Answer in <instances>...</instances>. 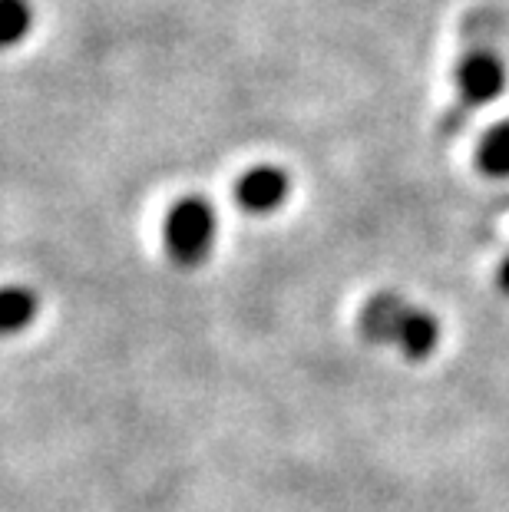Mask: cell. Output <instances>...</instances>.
I'll return each mask as SVG.
<instances>
[{"label":"cell","instance_id":"2","mask_svg":"<svg viewBox=\"0 0 509 512\" xmlns=\"http://www.w3.org/2000/svg\"><path fill=\"white\" fill-rule=\"evenodd\" d=\"M166 252L179 268H199L209 261L215 238H219V215L199 195L179 199L166 215Z\"/></svg>","mask_w":509,"mask_h":512},{"label":"cell","instance_id":"8","mask_svg":"<svg viewBox=\"0 0 509 512\" xmlns=\"http://www.w3.org/2000/svg\"><path fill=\"white\" fill-rule=\"evenodd\" d=\"M496 288H500L509 298V255L500 261V268H496Z\"/></svg>","mask_w":509,"mask_h":512},{"label":"cell","instance_id":"6","mask_svg":"<svg viewBox=\"0 0 509 512\" xmlns=\"http://www.w3.org/2000/svg\"><path fill=\"white\" fill-rule=\"evenodd\" d=\"M476 166L490 179H509V119L496 123L490 133L480 139Z\"/></svg>","mask_w":509,"mask_h":512},{"label":"cell","instance_id":"7","mask_svg":"<svg viewBox=\"0 0 509 512\" xmlns=\"http://www.w3.org/2000/svg\"><path fill=\"white\" fill-rule=\"evenodd\" d=\"M34 30V7L27 0H0V50H10Z\"/></svg>","mask_w":509,"mask_h":512},{"label":"cell","instance_id":"3","mask_svg":"<svg viewBox=\"0 0 509 512\" xmlns=\"http://www.w3.org/2000/svg\"><path fill=\"white\" fill-rule=\"evenodd\" d=\"M509 86V67L496 50H470L457 63V93L460 100L480 110L496 103Z\"/></svg>","mask_w":509,"mask_h":512},{"label":"cell","instance_id":"1","mask_svg":"<svg viewBox=\"0 0 509 512\" xmlns=\"http://www.w3.org/2000/svg\"><path fill=\"white\" fill-rule=\"evenodd\" d=\"M357 328H361L364 341L371 344H384L394 347L407 357V361H427V357L440 347V321L433 318L427 308H417V304L404 301L400 294H374L371 301L361 308V318H357Z\"/></svg>","mask_w":509,"mask_h":512},{"label":"cell","instance_id":"4","mask_svg":"<svg viewBox=\"0 0 509 512\" xmlns=\"http://www.w3.org/2000/svg\"><path fill=\"white\" fill-rule=\"evenodd\" d=\"M291 195V179L278 166H255L235 182V205L248 215H272Z\"/></svg>","mask_w":509,"mask_h":512},{"label":"cell","instance_id":"5","mask_svg":"<svg viewBox=\"0 0 509 512\" xmlns=\"http://www.w3.org/2000/svg\"><path fill=\"white\" fill-rule=\"evenodd\" d=\"M40 301L30 288L7 285L0 288V337H14L20 331H27L37 321Z\"/></svg>","mask_w":509,"mask_h":512}]
</instances>
